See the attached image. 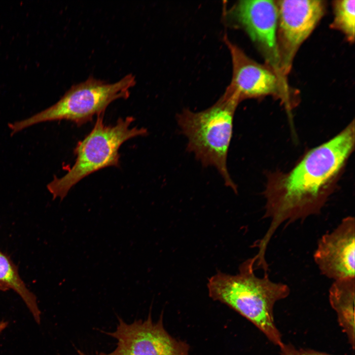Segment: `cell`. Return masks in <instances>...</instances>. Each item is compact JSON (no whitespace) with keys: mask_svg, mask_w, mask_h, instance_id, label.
I'll return each mask as SVG.
<instances>
[{"mask_svg":"<svg viewBox=\"0 0 355 355\" xmlns=\"http://www.w3.org/2000/svg\"><path fill=\"white\" fill-rule=\"evenodd\" d=\"M116 330L106 334L117 341L115 349L110 353L98 355H189V345L170 335L165 329L163 316L156 322L150 313L146 320H135L130 324L118 318Z\"/></svg>","mask_w":355,"mask_h":355,"instance_id":"9","label":"cell"},{"mask_svg":"<svg viewBox=\"0 0 355 355\" xmlns=\"http://www.w3.org/2000/svg\"><path fill=\"white\" fill-rule=\"evenodd\" d=\"M255 262L254 257L246 260L235 275L218 272L208 281L209 296L250 321L279 347L284 342L275 322L274 308L277 302L289 296L290 290L285 284L272 281L268 273L262 277L256 276Z\"/></svg>","mask_w":355,"mask_h":355,"instance_id":"2","label":"cell"},{"mask_svg":"<svg viewBox=\"0 0 355 355\" xmlns=\"http://www.w3.org/2000/svg\"><path fill=\"white\" fill-rule=\"evenodd\" d=\"M332 5L334 16L330 28L342 32L347 40L353 43L355 36V0H334Z\"/></svg>","mask_w":355,"mask_h":355,"instance_id":"13","label":"cell"},{"mask_svg":"<svg viewBox=\"0 0 355 355\" xmlns=\"http://www.w3.org/2000/svg\"><path fill=\"white\" fill-rule=\"evenodd\" d=\"M328 299L340 327L354 350L355 278L334 281L329 289Z\"/></svg>","mask_w":355,"mask_h":355,"instance_id":"11","label":"cell"},{"mask_svg":"<svg viewBox=\"0 0 355 355\" xmlns=\"http://www.w3.org/2000/svg\"><path fill=\"white\" fill-rule=\"evenodd\" d=\"M0 290L3 291V289H2V288H1L0 287Z\"/></svg>","mask_w":355,"mask_h":355,"instance_id":"17","label":"cell"},{"mask_svg":"<svg viewBox=\"0 0 355 355\" xmlns=\"http://www.w3.org/2000/svg\"><path fill=\"white\" fill-rule=\"evenodd\" d=\"M77 353L78 354V355H86L82 352L80 351V350L77 351Z\"/></svg>","mask_w":355,"mask_h":355,"instance_id":"16","label":"cell"},{"mask_svg":"<svg viewBox=\"0 0 355 355\" xmlns=\"http://www.w3.org/2000/svg\"><path fill=\"white\" fill-rule=\"evenodd\" d=\"M278 8L277 39L280 67L286 76L302 43L324 14L322 0H276Z\"/></svg>","mask_w":355,"mask_h":355,"instance_id":"8","label":"cell"},{"mask_svg":"<svg viewBox=\"0 0 355 355\" xmlns=\"http://www.w3.org/2000/svg\"><path fill=\"white\" fill-rule=\"evenodd\" d=\"M8 323L7 321H0V334L7 327Z\"/></svg>","mask_w":355,"mask_h":355,"instance_id":"15","label":"cell"},{"mask_svg":"<svg viewBox=\"0 0 355 355\" xmlns=\"http://www.w3.org/2000/svg\"><path fill=\"white\" fill-rule=\"evenodd\" d=\"M136 83L135 76L132 73L113 83L90 76L72 85L51 106L28 118L9 123L11 134L46 121L66 120L80 126L91 121L95 115L104 114L113 101L128 98L130 89Z\"/></svg>","mask_w":355,"mask_h":355,"instance_id":"5","label":"cell"},{"mask_svg":"<svg viewBox=\"0 0 355 355\" xmlns=\"http://www.w3.org/2000/svg\"><path fill=\"white\" fill-rule=\"evenodd\" d=\"M355 219L344 218L318 241L313 258L320 273L334 281L355 278Z\"/></svg>","mask_w":355,"mask_h":355,"instance_id":"10","label":"cell"},{"mask_svg":"<svg viewBox=\"0 0 355 355\" xmlns=\"http://www.w3.org/2000/svg\"><path fill=\"white\" fill-rule=\"evenodd\" d=\"M224 13L228 24L247 34L264 56L266 64L286 78L281 71L277 46L276 0H239Z\"/></svg>","mask_w":355,"mask_h":355,"instance_id":"7","label":"cell"},{"mask_svg":"<svg viewBox=\"0 0 355 355\" xmlns=\"http://www.w3.org/2000/svg\"><path fill=\"white\" fill-rule=\"evenodd\" d=\"M279 348L281 355H335L309 348H298L291 343H283Z\"/></svg>","mask_w":355,"mask_h":355,"instance_id":"14","label":"cell"},{"mask_svg":"<svg viewBox=\"0 0 355 355\" xmlns=\"http://www.w3.org/2000/svg\"><path fill=\"white\" fill-rule=\"evenodd\" d=\"M0 287L4 291L9 289L23 300L37 323L41 320V312L35 295L27 287L19 275L17 266L10 257L0 250Z\"/></svg>","mask_w":355,"mask_h":355,"instance_id":"12","label":"cell"},{"mask_svg":"<svg viewBox=\"0 0 355 355\" xmlns=\"http://www.w3.org/2000/svg\"><path fill=\"white\" fill-rule=\"evenodd\" d=\"M238 104L223 94L207 109L197 112L184 109L177 117L181 133L188 140L186 149L193 153L203 166L214 167L225 185L235 193L237 188L228 171L227 158Z\"/></svg>","mask_w":355,"mask_h":355,"instance_id":"3","label":"cell"},{"mask_svg":"<svg viewBox=\"0 0 355 355\" xmlns=\"http://www.w3.org/2000/svg\"><path fill=\"white\" fill-rule=\"evenodd\" d=\"M134 120L133 117L128 116L119 118L113 125H106L103 114L98 115L91 132L74 149V164L63 177L55 176L47 185L53 199L63 200L73 186L96 171L108 167H118L121 145L129 139L147 133L142 127L130 128Z\"/></svg>","mask_w":355,"mask_h":355,"instance_id":"4","label":"cell"},{"mask_svg":"<svg viewBox=\"0 0 355 355\" xmlns=\"http://www.w3.org/2000/svg\"><path fill=\"white\" fill-rule=\"evenodd\" d=\"M223 40L232 61L230 83L224 94L239 103L246 99L272 96L281 100L289 111L298 103L297 94L284 78L267 65L259 64L250 58L238 45L224 35Z\"/></svg>","mask_w":355,"mask_h":355,"instance_id":"6","label":"cell"},{"mask_svg":"<svg viewBox=\"0 0 355 355\" xmlns=\"http://www.w3.org/2000/svg\"><path fill=\"white\" fill-rule=\"evenodd\" d=\"M355 127L353 120L333 138L308 151L288 172L268 175L263 217L270 221L252 246L258 248V257H265L271 240L283 224L303 221L320 213L354 150Z\"/></svg>","mask_w":355,"mask_h":355,"instance_id":"1","label":"cell"}]
</instances>
